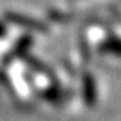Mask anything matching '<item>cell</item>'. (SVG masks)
<instances>
[{"mask_svg": "<svg viewBox=\"0 0 121 121\" xmlns=\"http://www.w3.org/2000/svg\"><path fill=\"white\" fill-rule=\"evenodd\" d=\"M104 50H105V51H115V53H121V44H120V42H114V41H112V42H109V44H105V45H104Z\"/></svg>", "mask_w": 121, "mask_h": 121, "instance_id": "obj_1", "label": "cell"}]
</instances>
